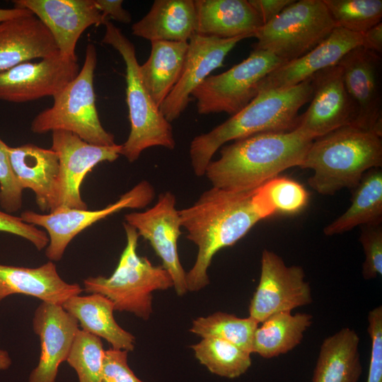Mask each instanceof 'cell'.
<instances>
[{
	"instance_id": "52a82bcc",
	"label": "cell",
	"mask_w": 382,
	"mask_h": 382,
	"mask_svg": "<svg viewBox=\"0 0 382 382\" xmlns=\"http://www.w3.org/2000/svg\"><path fill=\"white\" fill-rule=\"evenodd\" d=\"M97 52L93 44L86 49L81 69L62 90L53 96L51 107L33 120L30 130L37 134L62 130L98 146H112L115 137L103 127L96 105L94 72Z\"/></svg>"
},
{
	"instance_id": "60d3db41",
	"label": "cell",
	"mask_w": 382,
	"mask_h": 382,
	"mask_svg": "<svg viewBox=\"0 0 382 382\" xmlns=\"http://www.w3.org/2000/svg\"><path fill=\"white\" fill-rule=\"evenodd\" d=\"M260 17L263 25L278 16L294 0H248Z\"/></svg>"
},
{
	"instance_id": "7402d4cb",
	"label": "cell",
	"mask_w": 382,
	"mask_h": 382,
	"mask_svg": "<svg viewBox=\"0 0 382 382\" xmlns=\"http://www.w3.org/2000/svg\"><path fill=\"white\" fill-rule=\"evenodd\" d=\"M58 54L52 35L35 15L0 23V72L31 59Z\"/></svg>"
},
{
	"instance_id": "4fadbf2b",
	"label": "cell",
	"mask_w": 382,
	"mask_h": 382,
	"mask_svg": "<svg viewBox=\"0 0 382 382\" xmlns=\"http://www.w3.org/2000/svg\"><path fill=\"white\" fill-rule=\"evenodd\" d=\"M313 94L307 110L299 115L295 128L314 140L340 127L352 125L356 108L345 88L339 64L323 69L311 77Z\"/></svg>"
},
{
	"instance_id": "603a6c76",
	"label": "cell",
	"mask_w": 382,
	"mask_h": 382,
	"mask_svg": "<svg viewBox=\"0 0 382 382\" xmlns=\"http://www.w3.org/2000/svg\"><path fill=\"white\" fill-rule=\"evenodd\" d=\"M82 291L79 284L61 278L52 261L35 268L0 264V302L11 295L23 294L62 306Z\"/></svg>"
},
{
	"instance_id": "8d00e7d4",
	"label": "cell",
	"mask_w": 382,
	"mask_h": 382,
	"mask_svg": "<svg viewBox=\"0 0 382 382\" xmlns=\"http://www.w3.org/2000/svg\"><path fill=\"white\" fill-rule=\"evenodd\" d=\"M361 228L359 241L365 254L362 276L371 279L382 274V228L381 224Z\"/></svg>"
},
{
	"instance_id": "ffe728a7",
	"label": "cell",
	"mask_w": 382,
	"mask_h": 382,
	"mask_svg": "<svg viewBox=\"0 0 382 382\" xmlns=\"http://www.w3.org/2000/svg\"><path fill=\"white\" fill-rule=\"evenodd\" d=\"M361 41L362 34L335 28L315 48L270 72L261 81L258 92L298 85L318 71L337 64L348 52L361 46Z\"/></svg>"
},
{
	"instance_id": "5bb4252c",
	"label": "cell",
	"mask_w": 382,
	"mask_h": 382,
	"mask_svg": "<svg viewBox=\"0 0 382 382\" xmlns=\"http://www.w3.org/2000/svg\"><path fill=\"white\" fill-rule=\"evenodd\" d=\"M175 195L169 192L159 195L157 202L142 212L125 216V223L134 227L139 236L148 241L170 275L178 296L187 293L186 272L178 253L177 242L181 234Z\"/></svg>"
},
{
	"instance_id": "8fae6325",
	"label": "cell",
	"mask_w": 382,
	"mask_h": 382,
	"mask_svg": "<svg viewBox=\"0 0 382 382\" xmlns=\"http://www.w3.org/2000/svg\"><path fill=\"white\" fill-rule=\"evenodd\" d=\"M51 149L57 154L59 163L54 212L62 209H87L80 192L85 176L97 164L117 159L122 144L94 145L73 133L57 130L52 132Z\"/></svg>"
},
{
	"instance_id": "83f0119b",
	"label": "cell",
	"mask_w": 382,
	"mask_h": 382,
	"mask_svg": "<svg viewBox=\"0 0 382 382\" xmlns=\"http://www.w3.org/2000/svg\"><path fill=\"white\" fill-rule=\"evenodd\" d=\"M188 42H151L147 60L139 65V74L148 93L160 108L178 81Z\"/></svg>"
},
{
	"instance_id": "74e56055",
	"label": "cell",
	"mask_w": 382,
	"mask_h": 382,
	"mask_svg": "<svg viewBox=\"0 0 382 382\" xmlns=\"http://www.w3.org/2000/svg\"><path fill=\"white\" fill-rule=\"evenodd\" d=\"M367 319L371 342L367 382H382V306L371 310Z\"/></svg>"
},
{
	"instance_id": "ab89813d",
	"label": "cell",
	"mask_w": 382,
	"mask_h": 382,
	"mask_svg": "<svg viewBox=\"0 0 382 382\" xmlns=\"http://www.w3.org/2000/svg\"><path fill=\"white\" fill-rule=\"evenodd\" d=\"M0 232H5L28 240L38 250L47 246L49 237L46 231L23 221L21 216L0 210Z\"/></svg>"
},
{
	"instance_id": "9a60e30c",
	"label": "cell",
	"mask_w": 382,
	"mask_h": 382,
	"mask_svg": "<svg viewBox=\"0 0 382 382\" xmlns=\"http://www.w3.org/2000/svg\"><path fill=\"white\" fill-rule=\"evenodd\" d=\"M248 37H250L219 38L195 34L190 39L180 77L160 106L170 123L185 111L192 93L223 65L226 57L240 41Z\"/></svg>"
},
{
	"instance_id": "4dcf8cb0",
	"label": "cell",
	"mask_w": 382,
	"mask_h": 382,
	"mask_svg": "<svg viewBox=\"0 0 382 382\" xmlns=\"http://www.w3.org/2000/svg\"><path fill=\"white\" fill-rule=\"evenodd\" d=\"M308 193L298 182L285 177H275L254 190L252 202L262 219L275 214H294L306 207Z\"/></svg>"
},
{
	"instance_id": "d590c367",
	"label": "cell",
	"mask_w": 382,
	"mask_h": 382,
	"mask_svg": "<svg viewBox=\"0 0 382 382\" xmlns=\"http://www.w3.org/2000/svg\"><path fill=\"white\" fill-rule=\"evenodd\" d=\"M8 146L0 138V205L7 213L18 211L23 204V189L12 170Z\"/></svg>"
},
{
	"instance_id": "5b68a950",
	"label": "cell",
	"mask_w": 382,
	"mask_h": 382,
	"mask_svg": "<svg viewBox=\"0 0 382 382\" xmlns=\"http://www.w3.org/2000/svg\"><path fill=\"white\" fill-rule=\"evenodd\" d=\"M103 25L102 42L120 53L126 67V101L131 129L127 139L122 144L120 155L132 163L150 147L162 146L173 150L175 141L172 126L143 84L134 44L108 19Z\"/></svg>"
},
{
	"instance_id": "e575fe53",
	"label": "cell",
	"mask_w": 382,
	"mask_h": 382,
	"mask_svg": "<svg viewBox=\"0 0 382 382\" xmlns=\"http://www.w3.org/2000/svg\"><path fill=\"white\" fill-rule=\"evenodd\" d=\"M104 352L100 337L79 329L66 361L79 382H102Z\"/></svg>"
},
{
	"instance_id": "f6af8a7d",
	"label": "cell",
	"mask_w": 382,
	"mask_h": 382,
	"mask_svg": "<svg viewBox=\"0 0 382 382\" xmlns=\"http://www.w3.org/2000/svg\"><path fill=\"white\" fill-rule=\"evenodd\" d=\"M12 364V360L9 354L6 350L0 349V371L9 369Z\"/></svg>"
},
{
	"instance_id": "ba28073f",
	"label": "cell",
	"mask_w": 382,
	"mask_h": 382,
	"mask_svg": "<svg viewBox=\"0 0 382 382\" xmlns=\"http://www.w3.org/2000/svg\"><path fill=\"white\" fill-rule=\"evenodd\" d=\"M335 28L323 0L294 1L255 33L253 50L270 52L287 62L315 48Z\"/></svg>"
},
{
	"instance_id": "9c48e42d",
	"label": "cell",
	"mask_w": 382,
	"mask_h": 382,
	"mask_svg": "<svg viewBox=\"0 0 382 382\" xmlns=\"http://www.w3.org/2000/svg\"><path fill=\"white\" fill-rule=\"evenodd\" d=\"M284 63L270 52L253 50L227 71L208 76L192 93L197 112L236 114L257 96L261 81Z\"/></svg>"
},
{
	"instance_id": "b9f144b4",
	"label": "cell",
	"mask_w": 382,
	"mask_h": 382,
	"mask_svg": "<svg viewBox=\"0 0 382 382\" xmlns=\"http://www.w3.org/2000/svg\"><path fill=\"white\" fill-rule=\"evenodd\" d=\"M98 10L103 16L107 19H112L122 23H129L132 16L129 12L125 10L122 0H94Z\"/></svg>"
},
{
	"instance_id": "277c9868",
	"label": "cell",
	"mask_w": 382,
	"mask_h": 382,
	"mask_svg": "<svg viewBox=\"0 0 382 382\" xmlns=\"http://www.w3.org/2000/svg\"><path fill=\"white\" fill-rule=\"evenodd\" d=\"M381 137L352 125L340 127L314 139L299 168L313 170L308 183L319 194L354 189L368 170L381 168Z\"/></svg>"
},
{
	"instance_id": "6da1fadb",
	"label": "cell",
	"mask_w": 382,
	"mask_h": 382,
	"mask_svg": "<svg viewBox=\"0 0 382 382\" xmlns=\"http://www.w3.org/2000/svg\"><path fill=\"white\" fill-rule=\"evenodd\" d=\"M252 194L253 190L235 192L212 187L191 207L178 210L187 238L198 247L195 262L186 273L187 290L196 291L208 285L207 270L214 255L235 244L262 220Z\"/></svg>"
},
{
	"instance_id": "7c38bea8",
	"label": "cell",
	"mask_w": 382,
	"mask_h": 382,
	"mask_svg": "<svg viewBox=\"0 0 382 382\" xmlns=\"http://www.w3.org/2000/svg\"><path fill=\"white\" fill-rule=\"evenodd\" d=\"M312 302L311 289L303 268L287 266L273 251L264 250L259 284L250 301L249 316L258 323L270 316Z\"/></svg>"
},
{
	"instance_id": "4316f807",
	"label": "cell",
	"mask_w": 382,
	"mask_h": 382,
	"mask_svg": "<svg viewBox=\"0 0 382 382\" xmlns=\"http://www.w3.org/2000/svg\"><path fill=\"white\" fill-rule=\"evenodd\" d=\"M359 345L358 334L349 328L325 338L311 382H358L362 372Z\"/></svg>"
},
{
	"instance_id": "ee69618b",
	"label": "cell",
	"mask_w": 382,
	"mask_h": 382,
	"mask_svg": "<svg viewBox=\"0 0 382 382\" xmlns=\"http://www.w3.org/2000/svg\"><path fill=\"white\" fill-rule=\"evenodd\" d=\"M29 14L33 13L29 10L23 8H19L16 6L10 8H0V23L11 18Z\"/></svg>"
},
{
	"instance_id": "ac0fdd59",
	"label": "cell",
	"mask_w": 382,
	"mask_h": 382,
	"mask_svg": "<svg viewBox=\"0 0 382 382\" xmlns=\"http://www.w3.org/2000/svg\"><path fill=\"white\" fill-rule=\"evenodd\" d=\"M16 7L29 10L52 35L59 53L77 60L76 47L82 33L105 20L94 0H15Z\"/></svg>"
},
{
	"instance_id": "e0dca14e",
	"label": "cell",
	"mask_w": 382,
	"mask_h": 382,
	"mask_svg": "<svg viewBox=\"0 0 382 382\" xmlns=\"http://www.w3.org/2000/svg\"><path fill=\"white\" fill-rule=\"evenodd\" d=\"M345 88L356 108L352 125L382 136L381 55L358 46L338 62Z\"/></svg>"
},
{
	"instance_id": "2e32d148",
	"label": "cell",
	"mask_w": 382,
	"mask_h": 382,
	"mask_svg": "<svg viewBox=\"0 0 382 382\" xmlns=\"http://www.w3.org/2000/svg\"><path fill=\"white\" fill-rule=\"evenodd\" d=\"M77 60L57 55L0 72V100L25 103L54 96L79 72Z\"/></svg>"
},
{
	"instance_id": "f546056e",
	"label": "cell",
	"mask_w": 382,
	"mask_h": 382,
	"mask_svg": "<svg viewBox=\"0 0 382 382\" xmlns=\"http://www.w3.org/2000/svg\"><path fill=\"white\" fill-rule=\"evenodd\" d=\"M308 313L291 311L277 313L268 317L255 330L253 353L270 359L286 354L299 345L306 330L312 324Z\"/></svg>"
},
{
	"instance_id": "f1b7e54d",
	"label": "cell",
	"mask_w": 382,
	"mask_h": 382,
	"mask_svg": "<svg viewBox=\"0 0 382 382\" xmlns=\"http://www.w3.org/2000/svg\"><path fill=\"white\" fill-rule=\"evenodd\" d=\"M354 190L351 205L341 216L324 228L325 235L342 233L356 226L381 224V168L368 170Z\"/></svg>"
},
{
	"instance_id": "d6986e66",
	"label": "cell",
	"mask_w": 382,
	"mask_h": 382,
	"mask_svg": "<svg viewBox=\"0 0 382 382\" xmlns=\"http://www.w3.org/2000/svg\"><path fill=\"white\" fill-rule=\"evenodd\" d=\"M34 332L40 341V355L28 382H55L59 365L66 360L79 328L77 320L61 305L42 301L35 311Z\"/></svg>"
},
{
	"instance_id": "cb8c5ba5",
	"label": "cell",
	"mask_w": 382,
	"mask_h": 382,
	"mask_svg": "<svg viewBox=\"0 0 382 382\" xmlns=\"http://www.w3.org/2000/svg\"><path fill=\"white\" fill-rule=\"evenodd\" d=\"M195 34L219 38L253 37L263 23L248 0H195Z\"/></svg>"
},
{
	"instance_id": "484cf974",
	"label": "cell",
	"mask_w": 382,
	"mask_h": 382,
	"mask_svg": "<svg viewBox=\"0 0 382 382\" xmlns=\"http://www.w3.org/2000/svg\"><path fill=\"white\" fill-rule=\"evenodd\" d=\"M63 308L75 318L85 332L107 340L112 348L133 351L135 337L122 328L113 316L114 305L99 294L75 295L69 298Z\"/></svg>"
},
{
	"instance_id": "30bf717a",
	"label": "cell",
	"mask_w": 382,
	"mask_h": 382,
	"mask_svg": "<svg viewBox=\"0 0 382 382\" xmlns=\"http://www.w3.org/2000/svg\"><path fill=\"white\" fill-rule=\"evenodd\" d=\"M154 197L151 184L143 180L120 196L118 200L101 209H62L47 214L24 211L21 218L25 222L42 227L49 237L45 255L50 261H59L69 243L82 231L96 222L123 209H141Z\"/></svg>"
},
{
	"instance_id": "836d02e7",
	"label": "cell",
	"mask_w": 382,
	"mask_h": 382,
	"mask_svg": "<svg viewBox=\"0 0 382 382\" xmlns=\"http://www.w3.org/2000/svg\"><path fill=\"white\" fill-rule=\"evenodd\" d=\"M336 28L363 34L381 22V0H323Z\"/></svg>"
},
{
	"instance_id": "d4e9b609",
	"label": "cell",
	"mask_w": 382,
	"mask_h": 382,
	"mask_svg": "<svg viewBox=\"0 0 382 382\" xmlns=\"http://www.w3.org/2000/svg\"><path fill=\"white\" fill-rule=\"evenodd\" d=\"M195 31L194 0H156L132 26L134 35L150 42H188Z\"/></svg>"
},
{
	"instance_id": "f35d334b",
	"label": "cell",
	"mask_w": 382,
	"mask_h": 382,
	"mask_svg": "<svg viewBox=\"0 0 382 382\" xmlns=\"http://www.w3.org/2000/svg\"><path fill=\"white\" fill-rule=\"evenodd\" d=\"M127 353L114 348L105 350L102 382H144L129 368Z\"/></svg>"
},
{
	"instance_id": "8992f818",
	"label": "cell",
	"mask_w": 382,
	"mask_h": 382,
	"mask_svg": "<svg viewBox=\"0 0 382 382\" xmlns=\"http://www.w3.org/2000/svg\"><path fill=\"white\" fill-rule=\"evenodd\" d=\"M127 244L113 273L105 277H89L83 280L84 290L99 294L111 301L115 311H126L148 320L152 313V293L173 286L172 278L162 266L154 265L137 252V230L124 222Z\"/></svg>"
},
{
	"instance_id": "7a4b0ae2",
	"label": "cell",
	"mask_w": 382,
	"mask_h": 382,
	"mask_svg": "<svg viewBox=\"0 0 382 382\" xmlns=\"http://www.w3.org/2000/svg\"><path fill=\"white\" fill-rule=\"evenodd\" d=\"M313 140L296 129L263 132L223 146L204 175L212 186L226 191H252L284 170L301 165Z\"/></svg>"
},
{
	"instance_id": "3957f363",
	"label": "cell",
	"mask_w": 382,
	"mask_h": 382,
	"mask_svg": "<svg viewBox=\"0 0 382 382\" xmlns=\"http://www.w3.org/2000/svg\"><path fill=\"white\" fill-rule=\"evenodd\" d=\"M312 94L311 78L290 88L259 91L241 111L192 140L189 152L195 174L204 175L214 154L228 141L258 133L294 130L299 111Z\"/></svg>"
},
{
	"instance_id": "44dd1931",
	"label": "cell",
	"mask_w": 382,
	"mask_h": 382,
	"mask_svg": "<svg viewBox=\"0 0 382 382\" xmlns=\"http://www.w3.org/2000/svg\"><path fill=\"white\" fill-rule=\"evenodd\" d=\"M12 170L22 187L30 189L39 209L52 212L56 204V191L59 163L57 154L34 144H25L8 149Z\"/></svg>"
},
{
	"instance_id": "1f68e13d",
	"label": "cell",
	"mask_w": 382,
	"mask_h": 382,
	"mask_svg": "<svg viewBox=\"0 0 382 382\" xmlns=\"http://www.w3.org/2000/svg\"><path fill=\"white\" fill-rule=\"evenodd\" d=\"M191 348L200 364L221 377H239L251 366L250 353L226 340L202 338Z\"/></svg>"
},
{
	"instance_id": "7bdbcfd3",
	"label": "cell",
	"mask_w": 382,
	"mask_h": 382,
	"mask_svg": "<svg viewBox=\"0 0 382 382\" xmlns=\"http://www.w3.org/2000/svg\"><path fill=\"white\" fill-rule=\"evenodd\" d=\"M361 46L378 54L382 53V23L374 25L362 34Z\"/></svg>"
},
{
	"instance_id": "d6a6232c",
	"label": "cell",
	"mask_w": 382,
	"mask_h": 382,
	"mask_svg": "<svg viewBox=\"0 0 382 382\" xmlns=\"http://www.w3.org/2000/svg\"><path fill=\"white\" fill-rule=\"evenodd\" d=\"M258 324L250 316L241 318L232 314L216 312L195 319L190 330L202 338L226 340L251 354Z\"/></svg>"
}]
</instances>
